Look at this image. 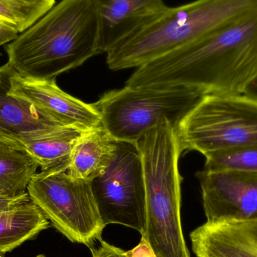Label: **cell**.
Here are the masks:
<instances>
[{
  "label": "cell",
  "instance_id": "obj_1",
  "mask_svg": "<svg viewBox=\"0 0 257 257\" xmlns=\"http://www.w3.org/2000/svg\"><path fill=\"white\" fill-rule=\"evenodd\" d=\"M256 77L257 15L137 68L126 86L243 94Z\"/></svg>",
  "mask_w": 257,
  "mask_h": 257
},
{
  "label": "cell",
  "instance_id": "obj_4",
  "mask_svg": "<svg viewBox=\"0 0 257 257\" xmlns=\"http://www.w3.org/2000/svg\"><path fill=\"white\" fill-rule=\"evenodd\" d=\"M145 185V237L157 257H190L181 219L182 154L176 128L167 119L137 142Z\"/></svg>",
  "mask_w": 257,
  "mask_h": 257
},
{
  "label": "cell",
  "instance_id": "obj_7",
  "mask_svg": "<svg viewBox=\"0 0 257 257\" xmlns=\"http://www.w3.org/2000/svg\"><path fill=\"white\" fill-rule=\"evenodd\" d=\"M27 193L57 231L69 241L93 248L102 239V223L91 181L65 172H41L33 175Z\"/></svg>",
  "mask_w": 257,
  "mask_h": 257
},
{
  "label": "cell",
  "instance_id": "obj_25",
  "mask_svg": "<svg viewBox=\"0 0 257 257\" xmlns=\"http://www.w3.org/2000/svg\"><path fill=\"white\" fill-rule=\"evenodd\" d=\"M36 257H46L45 256V255L44 254H39V255H38V256H36Z\"/></svg>",
  "mask_w": 257,
  "mask_h": 257
},
{
  "label": "cell",
  "instance_id": "obj_12",
  "mask_svg": "<svg viewBox=\"0 0 257 257\" xmlns=\"http://www.w3.org/2000/svg\"><path fill=\"white\" fill-rule=\"evenodd\" d=\"M196 257H257V219L206 223L190 233Z\"/></svg>",
  "mask_w": 257,
  "mask_h": 257
},
{
  "label": "cell",
  "instance_id": "obj_11",
  "mask_svg": "<svg viewBox=\"0 0 257 257\" xmlns=\"http://www.w3.org/2000/svg\"><path fill=\"white\" fill-rule=\"evenodd\" d=\"M16 74L9 63L0 67V140L23 145L27 139L67 126L12 94V78Z\"/></svg>",
  "mask_w": 257,
  "mask_h": 257
},
{
  "label": "cell",
  "instance_id": "obj_2",
  "mask_svg": "<svg viewBox=\"0 0 257 257\" xmlns=\"http://www.w3.org/2000/svg\"><path fill=\"white\" fill-rule=\"evenodd\" d=\"M8 63L27 79H55L102 54L95 0H62L8 45Z\"/></svg>",
  "mask_w": 257,
  "mask_h": 257
},
{
  "label": "cell",
  "instance_id": "obj_14",
  "mask_svg": "<svg viewBox=\"0 0 257 257\" xmlns=\"http://www.w3.org/2000/svg\"><path fill=\"white\" fill-rule=\"evenodd\" d=\"M117 145V140L102 126L85 130L74 147L68 172L74 178L93 181L105 172Z\"/></svg>",
  "mask_w": 257,
  "mask_h": 257
},
{
  "label": "cell",
  "instance_id": "obj_6",
  "mask_svg": "<svg viewBox=\"0 0 257 257\" xmlns=\"http://www.w3.org/2000/svg\"><path fill=\"white\" fill-rule=\"evenodd\" d=\"M176 131L182 153L205 157L257 144V101L244 94L205 95Z\"/></svg>",
  "mask_w": 257,
  "mask_h": 257
},
{
  "label": "cell",
  "instance_id": "obj_21",
  "mask_svg": "<svg viewBox=\"0 0 257 257\" xmlns=\"http://www.w3.org/2000/svg\"><path fill=\"white\" fill-rule=\"evenodd\" d=\"M31 201L28 193L19 196H6L0 194V213L14 209L20 205L30 202Z\"/></svg>",
  "mask_w": 257,
  "mask_h": 257
},
{
  "label": "cell",
  "instance_id": "obj_3",
  "mask_svg": "<svg viewBox=\"0 0 257 257\" xmlns=\"http://www.w3.org/2000/svg\"><path fill=\"white\" fill-rule=\"evenodd\" d=\"M257 15V0H196L169 8L111 47L113 71L139 68L178 48Z\"/></svg>",
  "mask_w": 257,
  "mask_h": 257
},
{
  "label": "cell",
  "instance_id": "obj_17",
  "mask_svg": "<svg viewBox=\"0 0 257 257\" xmlns=\"http://www.w3.org/2000/svg\"><path fill=\"white\" fill-rule=\"evenodd\" d=\"M39 167L24 146L0 140V194L15 196L27 193Z\"/></svg>",
  "mask_w": 257,
  "mask_h": 257
},
{
  "label": "cell",
  "instance_id": "obj_10",
  "mask_svg": "<svg viewBox=\"0 0 257 257\" xmlns=\"http://www.w3.org/2000/svg\"><path fill=\"white\" fill-rule=\"evenodd\" d=\"M12 94L31 102L65 126L82 130L102 126L100 114L93 104L68 94L57 86L55 79H27L17 73L12 78Z\"/></svg>",
  "mask_w": 257,
  "mask_h": 257
},
{
  "label": "cell",
  "instance_id": "obj_26",
  "mask_svg": "<svg viewBox=\"0 0 257 257\" xmlns=\"http://www.w3.org/2000/svg\"><path fill=\"white\" fill-rule=\"evenodd\" d=\"M0 257H5V254H3V253H0Z\"/></svg>",
  "mask_w": 257,
  "mask_h": 257
},
{
  "label": "cell",
  "instance_id": "obj_20",
  "mask_svg": "<svg viewBox=\"0 0 257 257\" xmlns=\"http://www.w3.org/2000/svg\"><path fill=\"white\" fill-rule=\"evenodd\" d=\"M100 245L97 248H90L92 257H128L126 251L110 244L104 240H99Z\"/></svg>",
  "mask_w": 257,
  "mask_h": 257
},
{
  "label": "cell",
  "instance_id": "obj_13",
  "mask_svg": "<svg viewBox=\"0 0 257 257\" xmlns=\"http://www.w3.org/2000/svg\"><path fill=\"white\" fill-rule=\"evenodd\" d=\"M99 24L102 53L166 7L163 0H95Z\"/></svg>",
  "mask_w": 257,
  "mask_h": 257
},
{
  "label": "cell",
  "instance_id": "obj_8",
  "mask_svg": "<svg viewBox=\"0 0 257 257\" xmlns=\"http://www.w3.org/2000/svg\"><path fill=\"white\" fill-rule=\"evenodd\" d=\"M99 215L105 226L123 225L145 230V185L137 144L117 141L115 154L105 172L91 181Z\"/></svg>",
  "mask_w": 257,
  "mask_h": 257
},
{
  "label": "cell",
  "instance_id": "obj_23",
  "mask_svg": "<svg viewBox=\"0 0 257 257\" xmlns=\"http://www.w3.org/2000/svg\"><path fill=\"white\" fill-rule=\"evenodd\" d=\"M19 31L12 24L0 20V46L13 42L19 36Z\"/></svg>",
  "mask_w": 257,
  "mask_h": 257
},
{
  "label": "cell",
  "instance_id": "obj_5",
  "mask_svg": "<svg viewBox=\"0 0 257 257\" xmlns=\"http://www.w3.org/2000/svg\"><path fill=\"white\" fill-rule=\"evenodd\" d=\"M205 95L187 87H125L104 94L93 106L102 125L116 140L137 144L163 119L177 128Z\"/></svg>",
  "mask_w": 257,
  "mask_h": 257
},
{
  "label": "cell",
  "instance_id": "obj_22",
  "mask_svg": "<svg viewBox=\"0 0 257 257\" xmlns=\"http://www.w3.org/2000/svg\"><path fill=\"white\" fill-rule=\"evenodd\" d=\"M126 254L128 257H157L148 241L143 236L141 238L139 244L132 250L126 251Z\"/></svg>",
  "mask_w": 257,
  "mask_h": 257
},
{
  "label": "cell",
  "instance_id": "obj_15",
  "mask_svg": "<svg viewBox=\"0 0 257 257\" xmlns=\"http://www.w3.org/2000/svg\"><path fill=\"white\" fill-rule=\"evenodd\" d=\"M84 131L65 126L27 139L23 145L39 164L42 172H65L69 169L75 143Z\"/></svg>",
  "mask_w": 257,
  "mask_h": 257
},
{
  "label": "cell",
  "instance_id": "obj_19",
  "mask_svg": "<svg viewBox=\"0 0 257 257\" xmlns=\"http://www.w3.org/2000/svg\"><path fill=\"white\" fill-rule=\"evenodd\" d=\"M205 158V170L257 173V144L213 153Z\"/></svg>",
  "mask_w": 257,
  "mask_h": 257
},
{
  "label": "cell",
  "instance_id": "obj_24",
  "mask_svg": "<svg viewBox=\"0 0 257 257\" xmlns=\"http://www.w3.org/2000/svg\"><path fill=\"white\" fill-rule=\"evenodd\" d=\"M243 94L257 101V77L247 85Z\"/></svg>",
  "mask_w": 257,
  "mask_h": 257
},
{
  "label": "cell",
  "instance_id": "obj_16",
  "mask_svg": "<svg viewBox=\"0 0 257 257\" xmlns=\"http://www.w3.org/2000/svg\"><path fill=\"white\" fill-rule=\"evenodd\" d=\"M49 220L32 201L0 213V253L6 254L48 229Z\"/></svg>",
  "mask_w": 257,
  "mask_h": 257
},
{
  "label": "cell",
  "instance_id": "obj_9",
  "mask_svg": "<svg viewBox=\"0 0 257 257\" xmlns=\"http://www.w3.org/2000/svg\"><path fill=\"white\" fill-rule=\"evenodd\" d=\"M208 223L257 219V173L207 171L196 174Z\"/></svg>",
  "mask_w": 257,
  "mask_h": 257
},
{
  "label": "cell",
  "instance_id": "obj_18",
  "mask_svg": "<svg viewBox=\"0 0 257 257\" xmlns=\"http://www.w3.org/2000/svg\"><path fill=\"white\" fill-rule=\"evenodd\" d=\"M54 6L55 0H0V20L24 33Z\"/></svg>",
  "mask_w": 257,
  "mask_h": 257
}]
</instances>
